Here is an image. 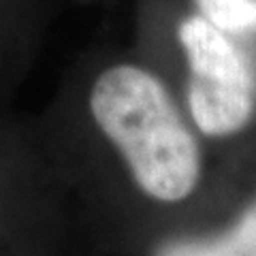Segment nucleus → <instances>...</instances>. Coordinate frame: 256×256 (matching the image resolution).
Returning a JSON list of instances; mask_svg holds the SVG:
<instances>
[{
    "label": "nucleus",
    "mask_w": 256,
    "mask_h": 256,
    "mask_svg": "<svg viewBox=\"0 0 256 256\" xmlns=\"http://www.w3.org/2000/svg\"><path fill=\"white\" fill-rule=\"evenodd\" d=\"M190 82L188 105L205 134H233L254 111V73L244 52L205 15H190L180 26Z\"/></svg>",
    "instance_id": "obj_2"
},
{
    "label": "nucleus",
    "mask_w": 256,
    "mask_h": 256,
    "mask_svg": "<svg viewBox=\"0 0 256 256\" xmlns=\"http://www.w3.org/2000/svg\"><path fill=\"white\" fill-rule=\"evenodd\" d=\"M160 256H256V205L226 237L205 244L166 246Z\"/></svg>",
    "instance_id": "obj_3"
},
{
    "label": "nucleus",
    "mask_w": 256,
    "mask_h": 256,
    "mask_svg": "<svg viewBox=\"0 0 256 256\" xmlns=\"http://www.w3.org/2000/svg\"><path fill=\"white\" fill-rule=\"evenodd\" d=\"M205 18L222 30H246L256 26L254 0H203Z\"/></svg>",
    "instance_id": "obj_4"
},
{
    "label": "nucleus",
    "mask_w": 256,
    "mask_h": 256,
    "mask_svg": "<svg viewBox=\"0 0 256 256\" xmlns=\"http://www.w3.org/2000/svg\"><path fill=\"white\" fill-rule=\"evenodd\" d=\"M90 109L150 196L182 201L194 190L201 173L196 139L158 77L132 64L111 66L96 79Z\"/></svg>",
    "instance_id": "obj_1"
}]
</instances>
